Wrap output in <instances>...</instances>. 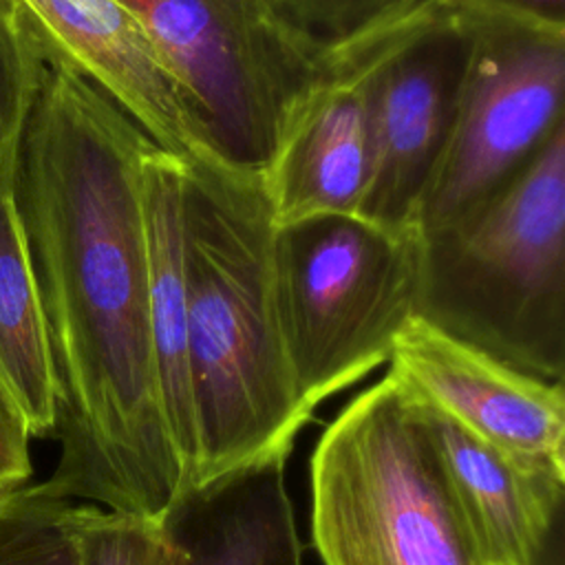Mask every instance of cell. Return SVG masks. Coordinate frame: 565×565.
Masks as SVG:
<instances>
[{"instance_id": "cell-10", "label": "cell", "mask_w": 565, "mask_h": 565, "mask_svg": "<svg viewBox=\"0 0 565 565\" xmlns=\"http://www.w3.org/2000/svg\"><path fill=\"white\" fill-rule=\"evenodd\" d=\"M388 373L417 399L530 470L565 479V393L411 318L397 333Z\"/></svg>"}, {"instance_id": "cell-13", "label": "cell", "mask_w": 565, "mask_h": 565, "mask_svg": "<svg viewBox=\"0 0 565 565\" xmlns=\"http://www.w3.org/2000/svg\"><path fill=\"white\" fill-rule=\"evenodd\" d=\"M417 402L483 565H539L563 508L565 479L510 461L450 417Z\"/></svg>"}, {"instance_id": "cell-8", "label": "cell", "mask_w": 565, "mask_h": 565, "mask_svg": "<svg viewBox=\"0 0 565 565\" xmlns=\"http://www.w3.org/2000/svg\"><path fill=\"white\" fill-rule=\"evenodd\" d=\"M468 60L461 13L435 0L411 13L369 82L371 159L358 216L419 230V207L448 141Z\"/></svg>"}, {"instance_id": "cell-17", "label": "cell", "mask_w": 565, "mask_h": 565, "mask_svg": "<svg viewBox=\"0 0 565 565\" xmlns=\"http://www.w3.org/2000/svg\"><path fill=\"white\" fill-rule=\"evenodd\" d=\"M44 60L46 46L20 0H0V190L13 183L18 148Z\"/></svg>"}, {"instance_id": "cell-4", "label": "cell", "mask_w": 565, "mask_h": 565, "mask_svg": "<svg viewBox=\"0 0 565 565\" xmlns=\"http://www.w3.org/2000/svg\"><path fill=\"white\" fill-rule=\"evenodd\" d=\"M311 543L324 565H483L424 411L391 373L316 444Z\"/></svg>"}, {"instance_id": "cell-1", "label": "cell", "mask_w": 565, "mask_h": 565, "mask_svg": "<svg viewBox=\"0 0 565 565\" xmlns=\"http://www.w3.org/2000/svg\"><path fill=\"white\" fill-rule=\"evenodd\" d=\"M150 143L46 46L11 183L57 386L60 461L46 481L68 499L157 523L183 475L150 333L141 192Z\"/></svg>"}, {"instance_id": "cell-15", "label": "cell", "mask_w": 565, "mask_h": 565, "mask_svg": "<svg viewBox=\"0 0 565 565\" xmlns=\"http://www.w3.org/2000/svg\"><path fill=\"white\" fill-rule=\"evenodd\" d=\"M0 384L31 437H51L57 411L55 369L13 188L0 190Z\"/></svg>"}, {"instance_id": "cell-5", "label": "cell", "mask_w": 565, "mask_h": 565, "mask_svg": "<svg viewBox=\"0 0 565 565\" xmlns=\"http://www.w3.org/2000/svg\"><path fill=\"white\" fill-rule=\"evenodd\" d=\"M419 254V230H386L355 214L274 227L278 327L311 411L388 362L417 311Z\"/></svg>"}, {"instance_id": "cell-6", "label": "cell", "mask_w": 565, "mask_h": 565, "mask_svg": "<svg viewBox=\"0 0 565 565\" xmlns=\"http://www.w3.org/2000/svg\"><path fill=\"white\" fill-rule=\"evenodd\" d=\"M452 7L468 29V60L452 128L419 207V232L481 205L565 124V24Z\"/></svg>"}, {"instance_id": "cell-18", "label": "cell", "mask_w": 565, "mask_h": 565, "mask_svg": "<svg viewBox=\"0 0 565 565\" xmlns=\"http://www.w3.org/2000/svg\"><path fill=\"white\" fill-rule=\"evenodd\" d=\"M435 0H267L276 18L311 51L327 53Z\"/></svg>"}, {"instance_id": "cell-3", "label": "cell", "mask_w": 565, "mask_h": 565, "mask_svg": "<svg viewBox=\"0 0 565 565\" xmlns=\"http://www.w3.org/2000/svg\"><path fill=\"white\" fill-rule=\"evenodd\" d=\"M417 318L527 375L565 373V124L490 199L422 232Z\"/></svg>"}, {"instance_id": "cell-14", "label": "cell", "mask_w": 565, "mask_h": 565, "mask_svg": "<svg viewBox=\"0 0 565 565\" xmlns=\"http://www.w3.org/2000/svg\"><path fill=\"white\" fill-rule=\"evenodd\" d=\"M181 185L183 161L150 143L141 163L148 236L150 333L163 417L181 466L185 490L194 483L196 472V426L188 369Z\"/></svg>"}, {"instance_id": "cell-19", "label": "cell", "mask_w": 565, "mask_h": 565, "mask_svg": "<svg viewBox=\"0 0 565 565\" xmlns=\"http://www.w3.org/2000/svg\"><path fill=\"white\" fill-rule=\"evenodd\" d=\"M82 565H163L157 523L88 503L82 521Z\"/></svg>"}, {"instance_id": "cell-21", "label": "cell", "mask_w": 565, "mask_h": 565, "mask_svg": "<svg viewBox=\"0 0 565 565\" xmlns=\"http://www.w3.org/2000/svg\"><path fill=\"white\" fill-rule=\"evenodd\" d=\"M459 7L494 9L550 24H565V0H446Z\"/></svg>"}, {"instance_id": "cell-9", "label": "cell", "mask_w": 565, "mask_h": 565, "mask_svg": "<svg viewBox=\"0 0 565 565\" xmlns=\"http://www.w3.org/2000/svg\"><path fill=\"white\" fill-rule=\"evenodd\" d=\"M408 15L322 53L258 172L274 227L327 214L358 216L371 159V73Z\"/></svg>"}, {"instance_id": "cell-12", "label": "cell", "mask_w": 565, "mask_h": 565, "mask_svg": "<svg viewBox=\"0 0 565 565\" xmlns=\"http://www.w3.org/2000/svg\"><path fill=\"white\" fill-rule=\"evenodd\" d=\"M287 457L185 488L157 521L163 565H302Z\"/></svg>"}, {"instance_id": "cell-11", "label": "cell", "mask_w": 565, "mask_h": 565, "mask_svg": "<svg viewBox=\"0 0 565 565\" xmlns=\"http://www.w3.org/2000/svg\"><path fill=\"white\" fill-rule=\"evenodd\" d=\"M42 42L102 88L163 152L221 159L185 90L119 0H20Z\"/></svg>"}, {"instance_id": "cell-7", "label": "cell", "mask_w": 565, "mask_h": 565, "mask_svg": "<svg viewBox=\"0 0 565 565\" xmlns=\"http://www.w3.org/2000/svg\"><path fill=\"white\" fill-rule=\"evenodd\" d=\"M119 2L185 90L214 152L260 172L322 53L305 46L267 0Z\"/></svg>"}, {"instance_id": "cell-2", "label": "cell", "mask_w": 565, "mask_h": 565, "mask_svg": "<svg viewBox=\"0 0 565 565\" xmlns=\"http://www.w3.org/2000/svg\"><path fill=\"white\" fill-rule=\"evenodd\" d=\"M188 369L194 483L289 455L309 422L282 344L271 282V212L258 172L183 161Z\"/></svg>"}, {"instance_id": "cell-20", "label": "cell", "mask_w": 565, "mask_h": 565, "mask_svg": "<svg viewBox=\"0 0 565 565\" xmlns=\"http://www.w3.org/2000/svg\"><path fill=\"white\" fill-rule=\"evenodd\" d=\"M31 439L22 413L0 384V492L29 481Z\"/></svg>"}, {"instance_id": "cell-16", "label": "cell", "mask_w": 565, "mask_h": 565, "mask_svg": "<svg viewBox=\"0 0 565 565\" xmlns=\"http://www.w3.org/2000/svg\"><path fill=\"white\" fill-rule=\"evenodd\" d=\"M86 508L49 481L0 492V565H82Z\"/></svg>"}]
</instances>
